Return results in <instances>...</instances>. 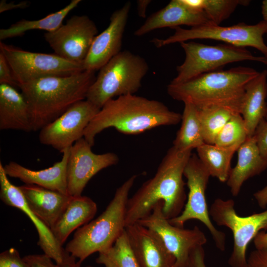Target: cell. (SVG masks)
Wrapping results in <instances>:
<instances>
[{"mask_svg":"<svg viewBox=\"0 0 267 267\" xmlns=\"http://www.w3.org/2000/svg\"><path fill=\"white\" fill-rule=\"evenodd\" d=\"M191 151H180L173 146L168 150L154 176L129 198L126 226L148 215L159 202L163 203V214L169 220L181 213L187 200L183 177Z\"/></svg>","mask_w":267,"mask_h":267,"instance_id":"6da1fadb","label":"cell"},{"mask_svg":"<svg viewBox=\"0 0 267 267\" xmlns=\"http://www.w3.org/2000/svg\"><path fill=\"white\" fill-rule=\"evenodd\" d=\"M181 114L156 100L128 94L107 102L90 122L84 138L93 146L97 134L108 128L127 134H137L163 126H173Z\"/></svg>","mask_w":267,"mask_h":267,"instance_id":"7a4b0ae2","label":"cell"},{"mask_svg":"<svg viewBox=\"0 0 267 267\" xmlns=\"http://www.w3.org/2000/svg\"><path fill=\"white\" fill-rule=\"evenodd\" d=\"M259 73L244 66L220 69L183 83H170L167 92L174 99L191 102L198 109L220 107L240 114L246 87Z\"/></svg>","mask_w":267,"mask_h":267,"instance_id":"3957f363","label":"cell"},{"mask_svg":"<svg viewBox=\"0 0 267 267\" xmlns=\"http://www.w3.org/2000/svg\"><path fill=\"white\" fill-rule=\"evenodd\" d=\"M95 72L40 79L19 85L29 104L33 131H40L76 103L86 99Z\"/></svg>","mask_w":267,"mask_h":267,"instance_id":"277c9868","label":"cell"},{"mask_svg":"<svg viewBox=\"0 0 267 267\" xmlns=\"http://www.w3.org/2000/svg\"><path fill=\"white\" fill-rule=\"evenodd\" d=\"M137 177L133 175L116 190L105 210L95 219L76 230L65 248L82 263L91 254L111 248L125 231L130 191Z\"/></svg>","mask_w":267,"mask_h":267,"instance_id":"5b68a950","label":"cell"},{"mask_svg":"<svg viewBox=\"0 0 267 267\" xmlns=\"http://www.w3.org/2000/svg\"><path fill=\"white\" fill-rule=\"evenodd\" d=\"M148 69L142 57L128 50L121 51L99 69L86 99L100 109L111 99L134 94Z\"/></svg>","mask_w":267,"mask_h":267,"instance_id":"8992f818","label":"cell"},{"mask_svg":"<svg viewBox=\"0 0 267 267\" xmlns=\"http://www.w3.org/2000/svg\"><path fill=\"white\" fill-rule=\"evenodd\" d=\"M185 53L183 63L177 67L172 84L186 82L204 73L220 70L227 64L254 61L267 65V57L254 55L245 47L224 44L207 45L192 41L180 43Z\"/></svg>","mask_w":267,"mask_h":267,"instance_id":"52a82bcc","label":"cell"},{"mask_svg":"<svg viewBox=\"0 0 267 267\" xmlns=\"http://www.w3.org/2000/svg\"><path fill=\"white\" fill-rule=\"evenodd\" d=\"M173 35L165 39H155L152 42L157 47L195 39H210L224 42L236 46H250L256 48L267 57V45L263 36L267 33V21L262 20L254 25L239 23L222 26L212 23L190 29L174 28Z\"/></svg>","mask_w":267,"mask_h":267,"instance_id":"ba28073f","label":"cell"},{"mask_svg":"<svg viewBox=\"0 0 267 267\" xmlns=\"http://www.w3.org/2000/svg\"><path fill=\"white\" fill-rule=\"evenodd\" d=\"M209 214L218 225L225 226L232 232L233 246L228 260L229 266L247 267V247L260 231L267 229V210L240 216L236 212L233 200L217 198L210 206Z\"/></svg>","mask_w":267,"mask_h":267,"instance_id":"9c48e42d","label":"cell"},{"mask_svg":"<svg viewBox=\"0 0 267 267\" xmlns=\"http://www.w3.org/2000/svg\"><path fill=\"white\" fill-rule=\"evenodd\" d=\"M188 189L187 200L181 213L169 220L170 223L179 227L190 220H197L209 231L217 248L225 249L226 235L214 226L209 214L206 197V190L210 177L209 172L201 163L197 154L190 156L184 171Z\"/></svg>","mask_w":267,"mask_h":267,"instance_id":"30bf717a","label":"cell"},{"mask_svg":"<svg viewBox=\"0 0 267 267\" xmlns=\"http://www.w3.org/2000/svg\"><path fill=\"white\" fill-rule=\"evenodd\" d=\"M18 85L53 76H67L84 70L83 65L67 61L53 53L29 51L0 43Z\"/></svg>","mask_w":267,"mask_h":267,"instance_id":"8fae6325","label":"cell"},{"mask_svg":"<svg viewBox=\"0 0 267 267\" xmlns=\"http://www.w3.org/2000/svg\"><path fill=\"white\" fill-rule=\"evenodd\" d=\"M163 203L159 202L150 214L137 222L153 231L176 259L175 267H187L191 251L207 241L204 232L197 226L184 228L170 223L163 212Z\"/></svg>","mask_w":267,"mask_h":267,"instance_id":"7c38bea8","label":"cell"},{"mask_svg":"<svg viewBox=\"0 0 267 267\" xmlns=\"http://www.w3.org/2000/svg\"><path fill=\"white\" fill-rule=\"evenodd\" d=\"M97 33L95 24L89 17L74 15L57 30L46 32L44 38L54 54L83 65Z\"/></svg>","mask_w":267,"mask_h":267,"instance_id":"4fadbf2b","label":"cell"},{"mask_svg":"<svg viewBox=\"0 0 267 267\" xmlns=\"http://www.w3.org/2000/svg\"><path fill=\"white\" fill-rule=\"evenodd\" d=\"M99 110L87 99L76 103L40 131V142L62 153L84 137L85 129Z\"/></svg>","mask_w":267,"mask_h":267,"instance_id":"5bb4252c","label":"cell"},{"mask_svg":"<svg viewBox=\"0 0 267 267\" xmlns=\"http://www.w3.org/2000/svg\"><path fill=\"white\" fill-rule=\"evenodd\" d=\"M91 147L83 137L69 149L67 179L68 194L71 196L82 195L87 183L94 175L119 161L115 153L95 154L92 151Z\"/></svg>","mask_w":267,"mask_h":267,"instance_id":"9a60e30c","label":"cell"},{"mask_svg":"<svg viewBox=\"0 0 267 267\" xmlns=\"http://www.w3.org/2000/svg\"><path fill=\"white\" fill-rule=\"evenodd\" d=\"M131 4L127 2L111 15L107 27L94 38L84 62L85 70L95 72L120 52Z\"/></svg>","mask_w":267,"mask_h":267,"instance_id":"2e32d148","label":"cell"},{"mask_svg":"<svg viewBox=\"0 0 267 267\" xmlns=\"http://www.w3.org/2000/svg\"><path fill=\"white\" fill-rule=\"evenodd\" d=\"M0 198L6 205L18 209L28 217L37 230L38 245L44 254L51 258L56 264H61L69 253L57 242L51 230L28 207L19 187L9 181L1 162Z\"/></svg>","mask_w":267,"mask_h":267,"instance_id":"e0dca14e","label":"cell"},{"mask_svg":"<svg viewBox=\"0 0 267 267\" xmlns=\"http://www.w3.org/2000/svg\"><path fill=\"white\" fill-rule=\"evenodd\" d=\"M125 231L139 267H175V257L153 231L137 222Z\"/></svg>","mask_w":267,"mask_h":267,"instance_id":"ac0fdd59","label":"cell"},{"mask_svg":"<svg viewBox=\"0 0 267 267\" xmlns=\"http://www.w3.org/2000/svg\"><path fill=\"white\" fill-rule=\"evenodd\" d=\"M69 148L62 153V159L51 167L38 171L32 170L10 161L3 166L8 177L19 179L28 184H34L67 194V168Z\"/></svg>","mask_w":267,"mask_h":267,"instance_id":"d6986e66","label":"cell"},{"mask_svg":"<svg viewBox=\"0 0 267 267\" xmlns=\"http://www.w3.org/2000/svg\"><path fill=\"white\" fill-rule=\"evenodd\" d=\"M212 23L203 11L193 9L181 0H172L165 7L151 15L135 32L142 36L155 29L180 25L191 27Z\"/></svg>","mask_w":267,"mask_h":267,"instance_id":"ffe728a7","label":"cell"},{"mask_svg":"<svg viewBox=\"0 0 267 267\" xmlns=\"http://www.w3.org/2000/svg\"><path fill=\"white\" fill-rule=\"evenodd\" d=\"M18 187L28 207L50 230L72 197L34 184Z\"/></svg>","mask_w":267,"mask_h":267,"instance_id":"44dd1931","label":"cell"},{"mask_svg":"<svg viewBox=\"0 0 267 267\" xmlns=\"http://www.w3.org/2000/svg\"><path fill=\"white\" fill-rule=\"evenodd\" d=\"M0 130L33 131L27 100L15 88L0 84Z\"/></svg>","mask_w":267,"mask_h":267,"instance_id":"7402d4cb","label":"cell"},{"mask_svg":"<svg viewBox=\"0 0 267 267\" xmlns=\"http://www.w3.org/2000/svg\"><path fill=\"white\" fill-rule=\"evenodd\" d=\"M238 159L226 181L232 195L237 196L243 183L267 169V158L262 155L255 136H249L237 150Z\"/></svg>","mask_w":267,"mask_h":267,"instance_id":"603a6c76","label":"cell"},{"mask_svg":"<svg viewBox=\"0 0 267 267\" xmlns=\"http://www.w3.org/2000/svg\"><path fill=\"white\" fill-rule=\"evenodd\" d=\"M97 211V205L90 198L82 195L72 196L51 229L59 244L62 246L73 231L91 221Z\"/></svg>","mask_w":267,"mask_h":267,"instance_id":"cb8c5ba5","label":"cell"},{"mask_svg":"<svg viewBox=\"0 0 267 267\" xmlns=\"http://www.w3.org/2000/svg\"><path fill=\"white\" fill-rule=\"evenodd\" d=\"M267 70H264L246 87L240 114L248 137L254 135L260 122L265 118L267 105Z\"/></svg>","mask_w":267,"mask_h":267,"instance_id":"d4e9b609","label":"cell"},{"mask_svg":"<svg viewBox=\"0 0 267 267\" xmlns=\"http://www.w3.org/2000/svg\"><path fill=\"white\" fill-rule=\"evenodd\" d=\"M81 0H72L63 8L36 20L22 19L7 28L0 29V40L21 36L26 32L35 30L51 32L59 28L67 15L81 2Z\"/></svg>","mask_w":267,"mask_h":267,"instance_id":"484cf974","label":"cell"},{"mask_svg":"<svg viewBox=\"0 0 267 267\" xmlns=\"http://www.w3.org/2000/svg\"><path fill=\"white\" fill-rule=\"evenodd\" d=\"M181 114V124L173 141V145L180 151L192 150L205 143L197 108L186 102Z\"/></svg>","mask_w":267,"mask_h":267,"instance_id":"4316f807","label":"cell"},{"mask_svg":"<svg viewBox=\"0 0 267 267\" xmlns=\"http://www.w3.org/2000/svg\"><path fill=\"white\" fill-rule=\"evenodd\" d=\"M196 150L198 157L211 177L222 182H226L232 169L231 160L236 151L205 143Z\"/></svg>","mask_w":267,"mask_h":267,"instance_id":"83f0119b","label":"cell"},{"mask_svg":"<svg viewBox=\"0 0 267 267\" xmlns=\"http://www.w3.org/2000/svg\"><path fill=\"white\" fill-rule=\"evenodd\" d=\"M187 6L203 11L214 24L220 25L227 19L239 5H247L244 0H181Z\"/></svg>","mask_w":267,"mask_h":267,"instance_id":"f1b7e54d","label":"cell"},{"mask_svg":"<svg viewBox=\"0 0 267 267\" xmlns=\"http://www.w3.org/2000/svg\"><path fill=\"white\" fill-rule=\"evenodd\" d=\"M96 262L104 267H139L125 230L111 248L99 253Z\"/></svg>","mask_w":267,"mask_h":267,"instance_id":"f546056e","label":"cell"},{"mask_svg":"<svg viewBox=\"0 0 267 267\" xmlns=\"http://www.w3.org/2000/svg\"><path fill=\"white\" fill-rule=\"evenodd\" d=\"M197 109L204 142L214 144L218 134L231 116L235 114L220 107Z\"/></svg>","mask_w":267,"mask_h":267,"instance_id":"4dcf8cb0","label":"cell"},{"mask_svg":"<svg viewBox=\"0 0 267 267\" xmlns=\"http://www.w3.org/2000/svg\"><path fill=\"white\" fill-rule=\"evenodd\" d=\"M248 137L243 119L240 114H233L216 137L214 145L237 151Z\"/></svg>","mask_w":267,"mask_h":267,"instance_id":"1f68e13d","label":"cell"},{"mask_svg":"<svg viewBox=\"0 0 267 267\" xmlns=\"http://www.w3.org/2000/svg\"><path fill=\"white\" fill-rule=\"evenodd\" d=\"M0 267H30L15 248H10L0 254Z\"/></svg>","mask_w":267,"mask_h":267,"instance_id":"d6a6232c","label":"cell"},{"mask_svg":"<svg viewBox=\"0 0 267 267\" xmlns=\"http://www.w3.org/2000/svg\"><path fill=\"white\" fill-rule=\"evenodd\" d=\"M261 154L267 158V120L262 119L257 126L254 134Z\"/></svg>","mask_w":267,"mask_h":267,"instance_id":"836d02e7","label":"cell"},{"mask_svg":"<svg viewBox=\"0 0 267 267\" xmlns=\"http://www.w3.org/2000/svg\"><path fill=\"white\" fill-rule=\"evenodd\" d=\"M0 84H6L14 88L18 87L11 69L4 55L0 52Z\"/></svg>","mask_w":267,"mask_h":267,"instance_id":"e575fe53","label":"cell"},{"mask_svg":"<svg viewBox=\"0 0 267 267\" xmlns=\"http://www.w3.org/2000/svg\"><path fill=\"white\" fill-rule=\"evenodd\" d=\"M30 267H57L53 260L44 254H31L23 257Z\"/></svg>","mask_w":267,"mask_h":267,"instance_id":"d590c367","label":"cell"},{"mask_svg":"<svg viewBox=\"0 0 267 267\" xmlns=\"http://www.w3.org/2000/svg\"><path fill=\"white\" fill-rule=\"evenodd\" d=\"M247 267H267V247L252 251L247 258Z\"/></svg>","mask_w":267,"mask_h":267,"instance_id":"8d00e7d4","label":"cell"},{"mask_svg":"<svg viewBox=\"0 0 267 267\" xmlns=\"http://www.w3.org/2000/svg\"><path fill=\"white\" fill-rule=\"evenodd\" d=\"M205 257L203 246L195 247L190 253L187 267H207Z\"/></svg>","mask_w":267,"mask_h":267,"instance_id":"74e56055","label":"cell"},{"mask_svg":"<svg viewBox=\"0 0 267 267\" xmlns=\"http://www.w3.org/2000/svg\"><path fill=\"white\" fill-rule=\"evenodd\" d=\"M30 6V2L22 1L18 3L14 1L7 2L5 0L0 1V13L16 9H24Z\"/></svg>","mask_w":267,"mask_h":267,"instance_id":"f35d334b","label":"cell"},{"mask_svg":"<svg viewBox=\"0 0 267 267\" xmlns=\"http://www.w3.org/2000/svg\"><path fill=\"white\" fill-rule=\"evenodd\" d=\"M260 207L265 209L267 206V185L253 194Z\"/></svg>","mask_w":267,"mask_h":267,"instance_id":"ab89813d","label":"cell"},{"mask_svg":"<svg viewBox=\"0 0 267 267\" xmlns=\"http://www.w3.org/2000/svg\"><path fill=\"white\" fill-rule=\"evenodd\" d=\"M256 249L267 247V232L265 230L260 231L253 239Z\"/></svg>","mask_w":267,"mask_h":267,"instance_id":"60d3db41","label":"cell"},{"mask_svg":"<svg viewBox=\"0 0 267 267\" xmlns=\"http://www.w3.org/2000/svg\"><path fill=\"white\" fill-rule=\"evenodd\" d=\"M81 264L82 263L77 262L76 258L69 253L61 264L57 265V267H95L92 266L82 267Z\"/></svg>","mask_w":267,"mask_h":267,"instance_id":"b9f144b4","label":"cell"},{"mask_svg":"<svg viewBox=\"0 0 267 267\" xmlns=\"http://www.w3.org/2000/svg\"><path fill=\"white\" fill-rule=\"evenodd\" d=\"M151 0H139L137 1V9L138 15L142 18H145L147 8Z\"/></svg>","mask_w":267,"mask_h":267,"instance_id":"7bdbcfd3","label":"cell"},{"mask_svg":"<svg viewBox=\"0 0 267 267\" xmlns=\"http://www.w3.org/2000/svg\"><path fill=\"white\" fill-rule=\"evenodd\" d=\"M262 13L263 20L267 21V0H265L262 2Z\"/></svg>","mask_w":267,"mask_h":267,"instance_id":"ee69618b","label":"cell"},{"mask_svg":"<svg viewBox=\"0 0 267 267\" xmlns=\"http://www.w3.org/2000/svg\"><path fill=\"white\" fill-rule=\"evenodd\" d=\"M265 119L266 120H267V113H266Z\"/></svg>","mask_w":267,"mask_h":267,"instance_id":"f6af8a7d","label":"cell"}]
</instances>
